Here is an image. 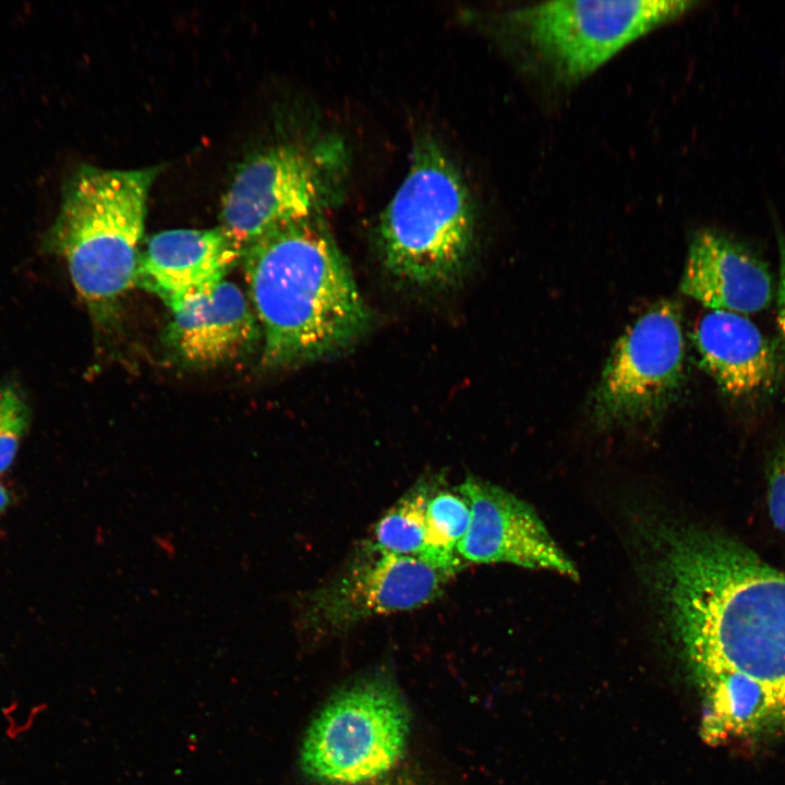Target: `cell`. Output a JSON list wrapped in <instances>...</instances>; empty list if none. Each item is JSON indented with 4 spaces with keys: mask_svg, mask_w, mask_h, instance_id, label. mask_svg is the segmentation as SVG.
Instances as JSON below:
<instances>
[{
    "mask_svg": "<svg viewBox=\"0 0 785 785\" xmlns=\"http://www.w3.org/2000/svg\"><path fill=\"white\" fill-rule=\"evenodd\" d=\"M655 532L657 582L706 693V733L785 730V572L722 534Z\"/></svg>",
    "mask_w": 785,
    "mask_h": 785,
    "instance_id": "1",
    "label": "cell"
},
{
    "mask_svg": "<svg viewBox=\"0 0 785 785\" xmlns=\"http://www.w3.org/2000/svg\"><path fill=\"white\" fill-rule=\"evenodd\" d=\"M262 338L261 366L330 357L359 340L371 313L334 238L317 217L280 227L243 253Z\"/></svg>",
    "mask_w": 785,
    "mask_h": 785,
    "instance_id": "2",
    "label": "cell"
},
{
    "mask_svg": "<svg viewBox=\"0 0 785 785\" xmlns=\"http://www.w3.org/2000/svg\"><path fill=\"white\" fill-rule=\"evenodd\" d=\"M158 173V167L81 166L64 184L59 214L43 237V251L64 259L97 327L112 321L135 286L147 200Z\"/></svg>",
    "mask_w": 785,
    "mask_h": 785,
    "instance_id": "3",
    "label": "cell"
},
{
    "mask_svg": "<svg viewBox=\"0 0 785 785\" xmlns=\"http://www.w3.org/2000/svg\"><path fill=\"white\" fill-rule=\"evenodd\" d=\"M474 230L472 201L460 172L435 140L421 137L379 218L377 241L385 268L416 288L448 287L470 261Z\"/></svg>",
    "mask_w": 785,
    "mask_h": 785,
    "instance_id": "4",
    "label": "cell"
},
{
    "mask_svg": "<svg viewBox=\"0 0 785 785\" xmlns=\"http://www.w3.org/2000/svg\"><path fill=\"white\" fill-rule=\"evenodd\" d=\"M411 730L409 704L390 674H362L335 691L313 717L299 769L316 785L375 783L401 762Z\"/></svg>",
    "mask_w": 785,
    "mask_h": 785,
    "instance_id": "5",
    "label": "cell"
},
{
    "mask_svg": "<svg viewBox=\"0 0 785 785\" xmlns=\"http://www.w3.org/2000/svg\"><path fill=\"white\" fill-rule=\"evenodd\" d=\"M695 4L679 0H566L521 8L507 19L559 78L576 82Z\"/></svg>",
    "mask_w": 785,
    "mask_h": 785,
    "instance_id": "6",
    "label": "cell"
},
{
    "mask_svg": "<svg viewBox=\"0 0 785 785\" xmlns=\"http://www.w3.org/2000/svg\"><path fill=\"white\" fill-rule=\"evenodd\" d=\"M450 578L419 557L362 546L337 575L293 600L294 625L312 640L339 636L366 619L427 605Z\"/></svg>",
    "mask_w": 785,
    "mask_h": 785,
    "instance_id": "7",
    "label": "cell"
},
{
    "mask_svg": "<svg viewBox=\"0 0 785 785\" xmlns=\"http://www.w3.org/2000/svg\"><path fill=\"white\" fill-rule=\"evenodd\" d=\"M685 379V339L678 305L654 303L621 335L591 400L596 425L650 419L678 396Z\"/></svg>",
    "mask_w": 785,
    "mask_h": 785,
    "instance_id": "8",
    "label": "cell"
},
{
    "mask_svg": "<svg viewBox=\"0 0 785 785\" xmlns=\"http://www.w3.org/2000/svg\"><path fill=\"white\" fill-rule=\"evenodd\" d=\"M330 148L280 144L239 168L222 198L220 227L243 252L280 227L316 216L330 192Z\"/></svg>",
    "mask_w": 785,
    "mask_h": 785,
    "instance_id": "9",
    "label": "cell"
},
{
    "mask_svg": "<svg viewBox=\"0 0 785 785\" xmlns=\"http://www.w3.org/2000/svg\"><path fill=\"white\" fill-rule=\"evenodd\" d=\"M457 488L471 510L468 531L458 546L463 565L506 563L577 578L575 564L528 503L473 475Z\"/></svg>",
    "mask_w": 785,
    "mask_h": 785,
    "instance_id": "10",
    "label": "cell"
},
{
    "mask_svg": "<svg viewBox=\"0 0 785 785\" xmlns=\"http://www.w3.org/2000/svg\"><path fill=\"white\" fill-rule=\"evenodd\" d=\"M165 341L184 365L214 367L245 355L262 336L246 297L233 282L216 287L170 309Z\"/></svg>",
    "mask_w": 785,
    "mask_h": 785,
    "instance_id": "11",
    "label": "cell"
},
{
    "mask_svg": "<svg viewBox=\"0 0 785 785\" xmlns=\"http://www.w3.org/2000/svg\"><path fill=\"white\" fill-rule=\"evenodd\" d=\"M243 253L220 226L162 231L140 252L135 285L172 309L225 280Z\"/></svg>",
    "mask_w": 785,
    "mask_h": 785,
    "instance_id": "12",
    "label": "cell"
},
{
    "mask_svg": "<svg viewBox=\"0 0 785 785\" xmlns=\"http://www.w3.org/2000/svg\"><path fill=\"white\" fill-rule=\"evenodd\" d=\"M680 290L710 310L746 316L766 309L774 297L766 263L742 241L713 229L692 238Z\"/></svg>",
    "mask_w": 785,
    "mask_h": 785,
    "instance_id": "13",
    "label": "cell"
},
{
    "mask_svg": "<svg viewBox=\"0 0 785 785\" xmlns=\"http://www.w3.org/2000/svg\"><path fill=\"white\" fill-rule=\"evenodd\" d=\"M693 341L704 371L734 400L761 398L780 383L778 347L746 315L710 310L696 325Z\"/></svg>",
    "mask_w": 785,
    "mask_h": 785,
    "instance_id": "14",
    "label": "cell"
},
{
    "mask_svg": "<svg viewBox=\"0 0 785 785\" xmlns=\"http://www.w3.org/2000/svg\"><path fill=\"white\" fill-rule=\"evenodd\" d=\"M471 518L470 505L458 488H437L425 515L424 539L419 558L452 577L463 566L458 546Z\"/></svg>",
    "mask_w": 785,
    "mask_h": 785,
    "instance_id": "15",
    "label": "cell"
},
{
    "mask_svg": "<svg viewBox=\"0 0 785 785\" xmlns=\"http://www.w3.org/2000/svg\"><path fill=\"white\" fill-rule=\"evenodd\" d=\"M436 478L416 481L376 522L363 547L387 555L419 557L423 545L425 515Z\"/></svg>",
    "mask_w": 785,
    "mask_h": 785,
    "instance_id": "16",
    "label": "cell"
},
{
    "mask_svg": "<svg viewBox=\"0 0 785 785\" xmlns=\"http://www.w3.org/2000/svg\"><path fill=\"white\" fill-rule=\"evenodd\" d=\"M32 412L21 387L13 381L0 384V474L13 463L29 424Z\"/></svg>",
    "mask_w": 785,
    "mask_h": 785,
    "instance_id": "17",
    "label": "cell"
},
{
    "mask_svg": "<svg viewBox=\"0 0 785 785\" xmlns=\"http://www.w3.org/2000/svg\"><path fill=\"white\" fill-rule=\"evenodd\" d=\"M768 509L773 526L785 533V444L777 450L770 467Z\"/></svg>",
    "mask_w": 785,
    "mask_h": 785,
    "instance_id": "18",
    "label": "cell"
},
{
    "mask_svg": "<svg viewBox=\"0 0 785 785\" xmlns=\"http://www.w3.org/2000/svg\"><path fill=\"white\" fill-rule=\"evenodd\" d=\"M773 225L775 239L778 251V276L776 283V309H777V326L785 341V231L783 230L776 216H773Z\"/></svg>",
    "mask_w": 785,
    "mask_h": 785,
    "instance_id": "19",
    "label": "cell"
},
{
    "mask_svg": "<svg viewBox=\"0 0 785 785\" xmlns=\"http://www.w3.org/2000/svg\"><path fill=\"white\" fill-rule=\"evenodd\" d=\"M10 504V495L2 483H0V516L5 511Z\"/></svg>",
    "mask_w": 785,
    "mask_h": 785,
    "instance_id": "20",
    "label": "cell"
}]
</instances>
